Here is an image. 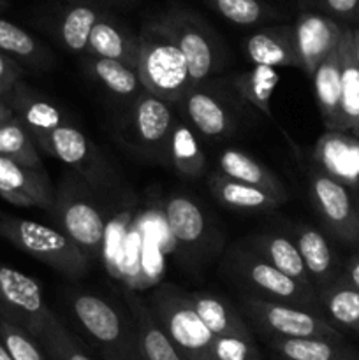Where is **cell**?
Instances as JSON below:
<instances>
[{"instance_id": "obj_13", "label": "cell", "mask_w": 359, "mask_h": 360, "mask_svg": "<svg viewBox=\"0 0 359 360\" xmlns=\"http://www.w3.org/2000/svg\"><path fill=\"white\" fill-rule=\"evenodd\" d=\"M310 199L326 231L338 241L359 246V217L351 190L320 169L310 172Z\"/></svg>"}, {"instance_id": "obj_47", "label": "cell", "mask_w": 359, "mask_h": 360, "mask_svg": "<svg viewBox=\"0 0 359 360\" xmlns=\"http://www.w3.org/2000/svg\"><path fill=\"white\" fill-rule=\"evenodd\" d=\"M355 210H358V217H359V192L358 195H355Z\"/></svg>"}, {"instance_id": "obj_35", "label": "cell", "mask_w": 359, "mask_h": 360, "mask_svg": "<svg viewBox=\"0 0 359 360\" xmlns=\"http://www.w3.org/2000/svg\"><path fill=\"white\" fill-rule=\"evenodd\" d=\"M0 51L16 62L20 60L37 69H48L53 65L51 53L34 35L4 18H0Z\"/></svg>"}, {"instance_id": "obj_11", "label": "cell", "mask_w": 359, "mask_h": 360, "mask_svg": "<svg viewBox=\"0 0 359 360\" xmlns=\"http://www.w3.org/2000/svg\"><path fill=\"white\" fill-rule=\"evenodd\" d=\"M241 98L224 91L217 84H208V81L192 84L182 101L178 102L183 116L189 125L208 139L227 137L238 129L239 118L236 104Z\"/></svg>"}, {"instance_id": "obj_18", "label": "cell", "mask_w": 359, "mask_h": 360, "mask_svg": "<svg viewBox=\"0 0 359 360\" xmlns=\"http://www.w3.org/2000/svg\"><path fill=\"white\" fill-rule=\"evenodd\" d=\"M122 295L136 329L141 360H183L155 319L150 304L130 288H125Z\"/></svg>"}, {"instance_id": "obj_41", "label": "cell", "mask_w": 359, "mask_h": 360, "mask_svg": "<svg viewBox=\"0 0 359 360\" xmlns=\"http://www.w3.org/2000/svg\"><path fill=\"white\" fill-rule=\"evenodd\" d=\"M21 76H23V69L20 63L0 51V97L9 94L20 83Z\"/></svg>"}, {"instance_id": "obj_21", "label": "cell", "mask_w": 359, "mask_h": 360, "mask_svg": "<svg viewBox=\"0 0 359 360\" xmlns=\"http://www.w3.org/2000/svg\"><path fill=\"white\" fill-rule=\"evenodd\" d=\"M243 48H245L246 58L253 65L271 67V69H278V67L299 69L294 28L289 27V25L253 32L252 35L245 39Z\"/></svg>"}, {"instance_id": "obj_2", "label": "cell", "mask_w": 359, "mask_h": 360, "mask_svg": "<svg viewBox=\"0 0 359 360\" xmlns=\"http://www.w3.org/2000/svg\"><path fill=\"white\" fill-rule=\"evenodd\" d=\"M137 35V74L143 88L155 97L176 105L192 86L185 56L158 20L146 21Z\"/></svg>"}, {"instance_id": "obj_20", "label": "cell", "mask_w": 359, "mask_h": 360, "mask_svg": "<svg viewBox=\"0 0 359 360\" xmlns=\"http://www.w3.org/2000/svg\"><path fill=\"white\" fill-rule=\"evenodd\" d=\"M165 221L171 236L189 252H197L210 245V224L203 207L183 193H175L164 200Z\"/></svg>"}, {"instance_id": "obj_37", "label": "cell", "mask_w": 359, "mask_h": 360, "mask_svg": "<svg viewBox=\"0 0 359 360\" xmlns=\"http://www.w3.org/2000/svg\"><path fill=\"white\" fill-rule=\"evenodd\" d=\"M0 157L27 167L44 169L37 144L16 116L0 127Z\"/></svg>"}, {"instance_id": "obj_33", "label": "cell", "mask_w": 359, "mask_h": 360, "mask_svg": "<svg viewBox=\"0 0 359 360\" xmlns=\"http://www.w3.org/2000/svg\"><path fill=\"white\" fill-rule=\"evenodd\" d=\"M168 162L187 178H199L206 171V157L201 148L197 134L185 122L175 120L169 136Z\"/></svg>"}, {"instance_id": "obj_28", "label": "cell", "mask_w": 359, "mask_h": 360, "mask_svg": "<svg viewBox=\"0 0 359 360\" xmlns=\"http://www.w3.org/2000/svg\"><path fill=\"white\" fill-rule=\"evenodd\" d=\"M108 11L95 4L76 2L60 13L56 18V37L65 49L76 55H87L88 39L92 30Z\"/></svg>"}, {"instance_id": "obj_38", "label": "cell", "mask_w": 359, "mask_h": 360, "mask_svg": "<svg viewBox=\"0 0 359 360\" xmlns=\"http://www.w3.org/2000/svg\"><path fill=\"white\" fill-rule=\"evenodd\" d=\"M218 14L234 25L253 27L277 18V11L260 0H210Z\"/></svg>"}, {"instance_id": "obj_22", "label": "cell", "mask_w": 359, "mask_h": 360, "mask_svg": "<svg viewBox=\"0 0 359 360\" xmlns=\"http://www.w3.org/2000/svg\"><path fill=\"white\" fill-rule=\"evenodd\" d=\"M84 56L116 60L137 69L139 35L132 34L113 14L106 13L92 30Z\"/></svg>"}, {"instance_id": "obj_9", "label": "cell", "mask_w": 359, "mask_h": 360, "mask_svg": "<svg viewBox=\"0 0 359 360\" xmlns=\"http://www.w3.org/2000/svg\"><path fill=\"white\" fill-rule=\"evenodd\" d=\"M175 120L172 104L143 90L130 102L122 125L123 141L139 153L168 162L169 136Z\"/></svg>"}, {"instance_id": "obj_17", "label": "cell", "mask_w": 359, "mask_h": 360, "mask_svg": "<svg viewBox=\"0 0 359 360\" xmlns=\"http://www.w3.org/2000/svg\"><path fill=\"white\" fill-rule=\"evenodd\" d=\"M190 301L199 319L215 336L217 343H252L253 330L239 309L220 295L190 292Z\"/></svg>"}, {"instance_id": "obj_26", "label": "cell", "mask_w": 359, "mask_h": 360, "mask_svg": "<svg viewBox=\"0 0 359 360\" xmlns=\"http://www.w3.org/2000/svg\"><path fill=\"white\" fill-rule=\"evenodd\" d=\"M340 46V44H338ZM317 108L327 130L344 132L341 123V69L340 53H331L312 74Z\"/></svg>"}, {"instance_id": "obj_32", "label": "cell", "mask_w": 359, "mask_h": 360, "mask_svg": "<svg viewBox=\"0 0 359 360\" xmlns=\"http://www.w3.org/2000/svg\"><path fill=\"white\" fill-rule=\"evenodd\" d=\"M229 81H231L229 83L231 90L241 101L252 104L267 118L273 116V112H271V97H273L278 83H280V74L277 72V69L253 65L252 69L232 74Z\"/></svg>"}, {"instance_id": "obj_31", "label": "cell", "mask_w": 359, "mask_h": 360, "mask_svg": "<svg viewBox=\"0 0 359 360\" xmlns=\"http://www.w3.org/2000/svg\"><path fill=\"white\" fill-rule=\"evenodd\" d=\"M320 311L336 326L359 333V292L348 283L344 273L317 290Z\"/></svg>"}, {"instance_id": "obj_49", "label": "cell", "mask_w": 359, "mask_h": 360, "mask_svg": "<svg viewBox=\"0 0 359 360\" xmlns=\"http://www.w3.org/2000/svg\"><path fill=\"white\" fill-rule=\"evenodd\" d=\"M299 2H306V4H315V6H317V0H299Z\"/></svg>"}, {"instance_id": "obj_39", "label": "cell", "mask_w": 359, "mask_h": 360, "mask_svg": "<svg viewBox=\"0 0 359 360\" xmlns=\"http://www.w3.org/2000/svg\"><path fill=\"white\" fill-rule=\"evenodd\" d=\"M0 340L4 341L13 360H49L34 336L2 320H0Z\"/></svg>"}, {"instance_id": "obj_14", "label": "cell", "mask_w": 359, "mask_h": 360, "mask_svg": "<svg viewBox=\"0 0 359 360\" xmlns=\"http://www.w3.org/2000/svg\"><path fill=\"white\" fill-rule=\"evenodd\" d=\"M294 41L299 69L312 76L317 67L336 51L345 25L317 11H303L294 23Z\"/></svg>"}, {"instance_id": "obj_7", "label": "cell", "mask_w": 359, "mask_h": 360, "mask_svg": "<svg viewBox=\"0 0 359 360\" xmlns=\"http://www.w3.org/2000/svg\"><path fill=\"white\" fill-rule=\"evenodd\" d=\"M157 20L185 56L192 84L204 83L224 67L227 60L224 44L203 18L182 7H172Z\"/></svg>"}, {"instance_id": "obj_45", "label": "cell", "mask_w": 359, "mask_h": 360, "mask_svg": "<svg viewBox=\"0 0 359 360\" xmlns=\"http://www.w3.org/2000/svg\"><path fill=\"white\" fill-rule=\"evenodd\" d=\"M77 2L95 4V6H102V4H127V2H132V0H77Z\"/></svg>"}, {"instance_id": "obj_44", "label": "cell", "mask_w": 359, "mask_h": 360, "mask_svg": "<svg viewBox=\"0 0 359 360\" xmlns=\"http://www.w3.org/2000/svg\"><path fill=\"white\" fill-rule=\"evenodd\" d=\"M352 46H354V58L359 67V27H352Z\"/></svg>"}, {"instance_id": "obj_15", "label": "cell", "mask_w": 359, "mask_h": 360, "mask_svg": "<svg viewBox=\"0 0 359 360\" xmlns=\"http://www.w3.org/2000/svg\"><path fill=\"white\" fill-rule=\"evenodd\" d=\"M0 197L13 206L51 211L55 188L44 169L27 167L0 157Z\"/></svg>"}, {"instance_id": "obj_27", "label": "cell", "mask_w": 359, "mask_h": 360, "mask_svg": "<svg viewBox=\"0 0 359 360\" xmlns=\"http://www.w3.org/2000/svg\"><path fill=\"white\" fill-rule=\"evenodd\" d=\"M208 186L215 199L222 206L229 207L232 211H245V213H271L282 206L280 200L267 195L266 192L245 183L234 181L220 172H211L208 178Z\"/></svg>"}, {"instance_id": "obj_16", "label": "cell", "mask_w": 359, "mask_h": 360, "mask_svg": "<svg viewBox=\"0 0 359 360\" xmlns=\"http://www.w3.org/2000/svg\"><path fill=\"white\" fill-rule=\"evenodd\" d=\"M313 158L317 169L348 190L359 192V137L327 130L317 141Z\"/></svg>"}, {"instance_id": "obj_23", "label": "cell", "mask_w": 359, "mask_h": 360, "mask_svg": "<svg viewBox=\"0 0 359 360\" xmlns=\"http://www.w3.org/2000/svg\"><path fill=\"white\" fill-rule=\"evenodd\" d=\"M218 172L234 181L245 183V185L259 188L266 192L267 195L275 197L282 204L287 200V190L280 178L273 174L266 165L257 162L252 155L238 148H227L222 150L217 157Z\"/></svg>"}, {"instance_id": "obj_34", "label": "cell", "mask_w": 359, "mask_h": 360, "mask_svg": "<svg viewBox=\"0 0 359 360\" xmlns=\"http://www.w3.org/2000/svg\"><path fill=\"white\" fill-rule=\"evenodd\" d=\"M87 70L99 84L120 98H129L132 102L144 90L137 69L127 63L87 56Z\"/></svg>"}, {"instance_id": "obj_46", "label": "cell", "mask_w": 359, "mask_h": 360, "mask_svg": "<svg viewBox=\"0 0 359 360\" xmlns=\"http://www.w3.org/2000/svg\"><path fill=\"white\" fill-rule=\"evenodd\" d=\"M0 360H13V357H11V354H9V350H7L2 340H0Z\"/></svg>"}, {"instance_id": "obj_10", "label": "cell", "mask_w": 359, "mask_h": 360, "mask_svg": "<svg viewBox=\"0 0 359 360\" xmlns=\"http://www.w3.org/2000/svg\"><path fill=\"white\" fill-rule=\"evenodd\" d=\"M35 278L0 264V320L27 330L35 340L51 316Z\"/></svg>"}, {"instance_id": "obj_19", "label": "cell", "mask_w": 359, "mask_h": 360, "mask_svg": "<svg viewBox=\"0 0 359 360\" xmlns=\"http://www.w3.org/2000/svg\"><path fill=\"white\" fill-rule=\"evenodd\" d=\"M7 104L13 109L14 116L23 123L25 129L32 136L37 146L44 143L46 137L63 125L62 112L56 105L42 98L30 86L20 81L7 95H4Z\"/></svg>"}, {"instance_id": "obj_43", "label": "cell", "mask_w": 359, "mask_h": 360, "mask_svg": "<svg viewBox=\"0 0 359 360\" xmlns=\"http://www.w3.org/2000/svg\"><path fill=\"white\" fill-rule=\"evenodd\" d=\"M11 118H14V112L13 109H11V105L7 104V101L4 97H0V127L4 125V123L9 122Z\"/></svg>"}, {"instance_id": "obj_4", "label": "cell", "mask_w": 359, "mask_h": 360, "mask_svg": "<svg viewBox=\"0 0 359 360\" xmlns=\"http://www.w3.org/2000/svg\"><path fill=\"white\" fill-rule=\"evenodd\" d=\"M0 236L70 280L84 276L90 266L87 255L60 229L0 213Z\"/></svg>"}, {"instance_id": "obj_25", "label": "cell", "mask_w": 359, "mask_h": 360, "mask_svg": "<svg viewBox=\"0 0 359 360\" xmlns=\"http://www.w3.org/2000/svg\"><path fill=\"white\" fill-rule=\"evenodd\" d=\"M248 246L285 276L292 278L308 290H315L294 239H289L277 232H263L250 238Z\"/></svg>"}, {"instance_id": "obj_30", "label": "cell", "mask_w": 359, "mask_h": 360, "mask_svg": "<svg viewBox=\"0 0 359 360\" xmlns=\"http://www.w3.org/2000/svg\"><path fill=\"white\" fill-rule=\"evenodd\" d=\"M341 69V123L344 132L359 137V67L354 58L352 27H345L340 46Z\"/></svg>"}, {"instance_id": "obj_29", "label": "cell", "mask_w": 359, "mask_h": 360, "mask_svg": "<svg viewBox=\"0 0 359 360\" xmlns=\"http://www.w3.org/2000/svg\"><path fill=\"white\" fill-rule=\"evenodd\" d=\"M275 360H359V352L345 341L317 340H266Z\"/></svg>"}, {"instance_id": "obj_8", "label": "cell", "mask_w": 359, "mask_h": 360, "mask_svg": "<svg viewBox=\"0 0 359 360\" xmlns=\"http://www.w3.org/2000/svg\"><path fill=\"white\" fill-rule=\"evenodd\" d=\"M51 211L55 213L60 231L87 255L90 262L97 260L104 248L106 225L102 213L83 188L77 183L67 185L63 181L55 192Z\"/></svg>"}, {"instance_id": "obj_40", "label": "cell", "mask_w": 359, "mask_h": 360, "mask_svg": "<svg viewBox=\"0 0 359 360\" xmlns=\"http://www.w3.org/2000/svg\"><path fill=\"white\" fill-rule=\"evenodd\" d=\"M317 7L345 27L359 23V0H317Z\"/></svg>"}, {"instance_id": "obj_6", "label": "cell", "mask_w": 359, "mask_h": 360, "mask_svg": "<svg viewBox=\"0 0 359 360\" xmlns=\"http://www.w3.org/2000/svg\"><path fill=\"white\" fill-rule=\"evenodd\" d=\"M239 311L252 330L264 340H317L344 341L340 330L320 313L301 306L241 295Z\"/></svg>"}, {"instance_id": "obj_12", "label": "cell", "mask_w": 359, "mask_h": 360, "mask_svg": "<svg viewBox=\"0 0 359 360\" xmlns=\"http://www.w3.org/2000/svg\"><path fill=\"white\" fill-rule=\"evenodd\" d=\"M39 148L44 153L58 158L94 188H108L115 181L111 167L97 144L92 143L77 127L63 123L53 130Z\"/></svg>"}, {"instance_id": "obj_5", "label": "cell", "mask_w": 359, "mask_h": 360, "mask_svg": "<svg viewBox=\"0 0 359 360\" xmlns=\"http://www.w3.org/2000/svg\"><path fill=\"white\" fill-rule=\"evenodd\" d=\"M148 304L183 360H217V340L199 319L187 292L164 283L151 294Z\"/></svg>"}, {"instance_id": "obj_24", "label": "cell", "mask_w": 359, "mask_h": 360, "mask_svg": "<svg viewBox=\"0 0 359 360\" xmlns=\"http://www.w3.org/2000/svg\"><path fill=\"white\" fill-rule=\"evenodd\" d=\"M294 243L301 253V259L315 290L326 287L344 273V266L338 264L329 241L320 231L310 225H299L296 229Z\"/></svg>"}, {"instance_id": "obj_42", "label": "cell", "mask_w": 359, "mask_h": 360, "mask_svg": "<svg viewBox=\"0 0 359 360\" xmlns=\"http://www.w3.org/2000/svg\"><path fill=\"white\" fill-rule=\"evenodd\" d=\"M344 276L359 292V250H355L344 264Z\"/></svg>"}, {"instance_id": "obj_48", "label": "cell", "mask_w": 359, "mask_h": 360, "mask_svg": "<svg viewBox=\"0 0 359 360\" xmlns=\"http://www.w3.org/2000/svg\"><path fill=\"white\" fill-rule=\"evenodd\" d=\"M4 7H7V0H0V9H4Z\"/></svg>"}, {"instance_id": "obj_36", "label": "cell", "mask_w": 359, "mask_h": 360, "mask_svg": "<svg viewBox=\"0 0 359 360\" xmlns=\"http://www.w3.org/2000/svg\"><path fill=\"white\" fill-rule=\"evenodd\" d=\"M37 341L49 360H94L55 313L46 320Z\"/></svg>"}, {"instance_id": "obj_3", "label": "cell", "mask_w": 359, "mask_h": 360, "mask_svg": "<svg viewBox=\"0 0 359 360\" xmlns=\"http://www.w3.org/2000/svg\"><path fill=\"white\" fill-rule=\"evenodd\" d=\"M224 269L234 283L241 287L245 295L301 306L320 313L315 290H308L292 278L267 264L250 246L236 245L225 253Z\"/></svg>"}, {"instance_id": "obj_1", "label": "cell", "mask_w": 359, "mask_h": 360, "mask_svg": "<svg viewBox=\"0 0 359 360\" xmlns=\"http://www.w3.org/2000/svg\"><path fill=\"white\" fill-rule=\"evenodd\" d=\"M74 323L104 360H141L132 319L90 292H67Z\"/></svg>"}]
</instances>
